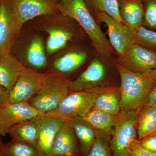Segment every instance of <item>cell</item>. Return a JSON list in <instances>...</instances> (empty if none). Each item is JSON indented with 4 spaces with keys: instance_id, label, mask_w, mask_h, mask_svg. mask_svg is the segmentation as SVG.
I'll use <instances>...</instances> for the list:
<instances>
[{
    "instance_id": "obj_25",
    "label": "cell",
    "mask_w": 156,
    "mask_h": 156,
    "mask_svg": "<svg viewBox=\"0 0 156 156\" xmlns=\"http://www.w3.org/2000/svg\"><path fill=\"white\" fill-rule=\"evenodd\" d=\"M87 8L94 18L97 14H105L122 22L117 0H84Z\"/></svg>"
},
{
    "instance_id": "obj_35",
    "label": "cell",
    "mask_w": 156,
    "mask_h": 156,
    "mask_svg": "<svg viewBox=\"0 0 156 156\" xmlns=\"http://www.w3.org/2000/svg\"><path fill=\"white\" fill-rule=\"evenodd\" d=\"M3 146H2L0 144V156L3 154Z\"/></svg>"
},
{
    "instance_id": "obj_9",
    "label": "cell",
    "mask_w": 156,
    "mask_h": 156,
    "mask_svg": "<svg viewBox=\"0 0 156 156\" xmlns=\"http://www.w3.org/2000/svg\"><path fill=\"white\" fill-rule=\"evenodd\" d=\"M45 74L24 68L9 93V103L29 102L41 89Z\"/></svg>"
},
{
    "instance_id": "obj_2",
    "label": "cell",
    "mask_w": 156,
    "mask_h": 156,
    "mask_svg": "<svg viewBox=\"0 0 156 156\" xmlns=\"http://www.w3.org/2000/svg\"><path fill=\"white\" fill-rule=\"evenodd\" d=\"M115 64L120 76L121 111L139 113L147 103L156 80L150 74L133 72Z\"/></svg>"
},
{
    "instance_id": "obj_5",
    "label": "cell",
    "mask_w": 156,
    "mask_h": 156,
    "mask_svg": "<svg viewBox=\"0 0 156 156\" xmlns=\"http://www.w3.org/2000/svg\"><path fill=\"white\" fill-rule=\"evenodd\" d=\"M107 88L102 87L69 92L56 108L44 115L66 120L76 117L84 118L93 108L97 96Z\"/></svg>"
},
{
    "instance_id": "obj_23",
    "label": "cell",
    "mask_w": 156,
    "mask_h": 156,
    "mask_svg": "<svg viewBox=\"0 0 156 156\" xmlns=\"http://www.w3.org/2000/svg\"><path fill=\"white\" fill-rule=\"evenodd\" d=\"M156 132V106H145L139 113L137 134L140 140Z\"/></svg>"
},
{
    "instance_id": "obj_16",
    "label": "cell",
    "mask_w": 156,
    "mask_h": 156,
    "mask_svg": "<svg viewBox=\"0 0 156 156\" xmlns=\"http://www.w3.org/2000/svg\"><path fill=\"white\" fill-rule=\"evenodd\" d=\"M77 136L71 124L66 120L56 134L53 141L51 155L75 156Z\"/></svg>"
},
{
    "instance_id": "obj_30",
    "label": "cell",
    "mask_w": 156,
    "mask_h": 156,
    "mask_svg": "<svg viewBox=\"0 0 156 156\" xmlns=\"http://www.w3.org/2000/svg\"><path fill=\"white\" fill-rule=\"evenodd\" d=\"M142 147L156 153V132L138 140Z\"/></svg>"
},
{
    "instance_id": "obj_14",
    "label": "cell",
    "mask_w": 156,
    "mask_h": 156,
    "mask_svg": "<svg viewBox=\"0 0 156 156\" xmlns=\"http://www.w3.org/2000/svg\"><path fill=\"white\" fill-rule=\"evenodd\" d=\"M96 53L95 49L90 51L78 49L69 50L54 61L53 69L61 75L74 72L91 60Z\"/></svg>"
},
{
    "instance_id": "obj_28",
    "label": "cell",
    "mask_w": 156,
    "mask_h": 156,
    "mask_svg": "<svg viewBox=\"0 0 156 156\" xmlns=\"http://www.w3.org/2000/svg\"><path fill=\"white\" fill-rule=\"evenodd\" d=\"M109 139V134L97 130L95 142L86 156H111Z\"/></svg>"
},
{
    "instance_id": "obj_11",
    "label": "cell",
    "mask_w": 156,
    "mask_h": 156,
    "mask_svg": "<svg viewBox=\"0 0 156 156\" xmlns=\"http://www.w3.org/2000/svg\"><path fill=\"white\" fill-rule=\"evenodd\" d=\"M32 120L37 127V147L39 154L44 156H51L55 136L66 120L44 115Z\"/></svg>"
},
{
    "instance_id": "obj_7",
    "label": "cell",
    "mask_w": 156,
    "mask_h": 156,
    "mask_svg": "<svg viewBox=\"0 0 156 156\" xmlns=\"http://www.w3.org/2000/svg\"><path fill=\"white\" fill-rule=\"evenodd\" d=\"M115 61L133 72L150 74L156 69V51L132 43L121 54L116 55Z\"/></svg>"
},
{
    "instance_id": "obj_4",
    "label": "cell",
    "mask_w": 156,
    "mask_h": 156,
    "mask_svg": "<svg viewBox=\"0 0 156 156\" xmlns=\"http://www.w3.org/2000/svg\"><path fill=\"white\" fill-rule=\"evenodd\" d=\"M69 81L57 73L46 74L41 89L29 103L42 114L48 113L68 95Z\"/></svg>"
},
{
    "instance_id": "obj_15",
    "label": "cell",
    "mask_w": 156,
    "mask_h": 156,
    "mask_svg": "<svg viewBox=\"0 0 156 156\" xmlns=\"http://www.w3.org/2000/svg\"><path fill=\"white\" fill-rule=\"evenodd\" d=\"M74 25L48 28L46 31L48 36L46 43V51L49 55L64 49L76 38L81 35V31ZM83 31V30H81Z\"/></svg>"
},
{
    "instance_id": "obj_38",
    "label": "cell",
    "mask_w": 156,
    "mask_h": 156,
    "mask_svg": "<svg viewBox=\"0 0 156 156\" xmlns=\"http://www.w3.org/2000/svg\"><path fill=\"white\" fill-rule=\"evenodd\" d=\"M37 156H44L42 155H41V154H38V155H37Z\"/></svg>"
},
{
    "instance_id": "obj_31",
    "label": "cell",
    "mask_w": 156,
    "mask_h": 156,
    "mask_svg": "<svg viewBox=\"0 0 156 156\" xmlns=\"http://www.w3.org/2000/svg\"><path fill=\"white\" fill-rule=\"evenodd\" d=\"M130 156H156V153L142 147L136 140L132 144Z\"/></svg>"
},
{
    "instance_id": "obj_8",
    "label": "cell",
    "mask_w": 156,
    "mask_h": 156,
    "mask_svg": "<svg viewBox=\"0 0 156 156\" xmlns=\"http://www.w3.org/2000/svg\"><path fill=\"white\" fill-rule=\"evenodd\" d=\"M12 12L19 28L26 22L40 16L58 12L53 0H10Z\"/></svg>"
},
{
    "instance_id": "obj_24",
    "label": "cell",
    "mask_w": 156,
    "mask_h": 156,
    "mask_svg": "<svg viewBox=\"0 0 156 156\" xmlns=\"http://www.w3.org/2000/svg\"><path fill=\"white\" fill-rule=\"evenodd\" d=\"M46 50L42 37L36 36L30 42L26 52V58L32 67L42 69L47 66Z\"/></svg>"
},
{
    "instance_id": "obj_19",
    "label": "cell",
    "mask_w": 156,
    "mask_h": 156,
    "mask_svg": "<svg viewBox=\"0 0 156 156\" xmlns=\"http://www.w3.org/2000/svg\"><path fill=\"white\" fill-rule=\"evenodd\" d=\"M80 140L82 153H88L95 142L97 130L84 118L76 117L69 120Z\"/></svg>"
},
{
    "instance_id": "obj_33",
    "label": "cell",
    "mask_w": 156,
    "mask_h": 156,
    "mask_svg": "<svg viewBox=\"0 0 156 156\" xmlns=\"http://www.w3.org/2000/svg\"><path fill=\"white\" fill-rule=\"evenodd\" d=\"M145 106H156V83L150 93Z\"/></svg>"
},
{
    "instance_id": "obj_26",
    "label": "cell",
    "mask_w": 156,
    "mask_h": 156,
    "mask_svg": "<svg viewBox=\"0 0 156 156\" xmlns=\"http://www.w3.org/2000/svg\"><path fill=\"white\" fill-rule=\"evenodd\" d=\"M3 154L5 156H37L39 154L37 147L30 144L14 141L3 146Z\"/></svg>"
},
{
    "instance_id": "obj_13",
    "label": "cell",
    "mask_w": 156,
    "mask_h": 156,
    "mask_svg": "<svg viewBox=\"0 0 156 156\" xmlns=\"http://www.w3.org/2000/svg\"><path fill=\"white\" fill-rule=\"evenodd\" d=\"M99 24L104 23L107 26L109 42L116 55L121 54L128 46L134 43L132 28L105 14H99L95 17Z\"/></svg>"
},
{
    "instance_id": "obj_39",
    "label": "cell",
    "mask_w": 156,
    "mask_h": 156,
    "mask_svg": "<svg viewBox=\"0 0 156 156\" xmlns=\"http://www.w3.org/2000/svg\"><path fill=\"white\" fill-rule=\"evenodd\" d=\"M4 156V155L2 154V156Z\"/></svg>"
},
{
    "instance_id": "obj_29",
    "label": "cell",
    "mask_w": 156,
    "mask_h": 156,
    "mask_svg": "<svg viewBox=\"0 0 156 156\" xmlns=\"http://www.w3.org/2000/svg\"><path fill=\"white\" fill-rule=\"evenodd\" d=\"M144 16V27L151 30H156V0H141Z\"/></svg>"
},
{
    "instance_id": "obj_32",
    "label": "cell",
    "mask_w": 156,
    "mask_h": 156,
    "mask_svg": "<svg viewBox=\"0 0 156 156\" xmlns=\"http://www.w3.org/2000/svg\"><path fill=\"white\" fill-rule=\"evenodd\" d=\"M9 93L5 88L0 85V107L9 104Z\"/></svg>"
},
{
    "instance_id": "obj_36",
    "label": "cell",
    "mask_w": 156,
    "mask_h": 156,
    "mask_svg": "<svg viewBox=\"0 0 156 156\" xmlns=\"http://www.w3.org/2000/svg\"><path fill=\"white\" fill-rule=\"evenodd\" d=\"M53 1L56 2V3H58V2H60V1H62V0H53Z\"/></svg>"
},
{
    "instance_id": "obj_40",
    "label": "cell",
    "mask_w": 156,
    "mask_h": 156,
    "mask_svg": "<svg viewBox=\"0 0 156 156\" xmlns=\"http://www.w3.org/2000/svg\"></svg>"
},
{
    "instance_id": "obj_21",
    "label": "cell",
    "mask_w": 156,
    "mask_h": 156,
    "mask_svg": "<svg viewBox=\"0 0 156 156\" xmlns=\"http://www.w3.org/2000/svg\"><path fill=\"white\" fill-rule=\"evenodd\" d=\"M9 134L13 140L27 143L37 147L38 128L32 120L25 121L13 126Z\"/></svg>"
},
{
    "instance_id": "obj_37",
    "label": "cell",
    "mask_w": 156,
    "mask_h": 156,
    "mask_svg": "<svg viewBox=\"0 0 156 156\" xmlns=\"http://www.w3.org/2000/svg\"><path fill=\"white\" fill-rule=\"evenodd\" d=\"M50 156H66L60 155H51Z\"/></svg>"
},
{
    "instance_id": "obj_34",
    "label": "cell",
    "mask_w": 156,
    "mask_h": 156,
    "mask_svg": "<svg viewBox=\"0 0 156 156\" xmlns=\"http://www.w3.org/2000/svg\"><path fill=\"white\" fill-rule=\"evenodd\" d=\"M150 75L154 78V79L156 80V69L152 71L150 73Z\"/></svg>"
},
{
    "instance_id": "obj_1",
    "label": "cell",
    "mask_w": 156,
    "mask_h": 156,
    "mask_svg": "<svg viewBox=\"0 0 156 156\" xmlns=\"http://www.w3.org/2000/svg\"><path fill=\"white\" fill-rule=\"evenodd\" d=\"M58 12L75 20L90 39L98 53L115 56L106 35L87 8L84 0H62L57 3Z\"/></svg>"
},
{
    "instance_id": "obj_18",
    "label": "cell",
    "mask_w": 156,
    "mask_h": 156,
    "mask_svg": "<svg viewBox=\"0 0 156 156\" xmlns=\"http://www.w3.org/2000/svg\"><path fill=\"white\" fill-rule=\"evenodd\" d=\"M122 23L135 29L142 26L144 20V9L141 0H117Z\"/></svg>"
},
{
    "instance_id": "obj_27",
    "label": "cell",
    "mask_w": 156,
    "mask_h": 156,
    "mask_svg": "<svg viewBox=\"0 0 156 156\" xmlns=\"http://www.w3.org/2000/svg\"><path fill=\"white\" fill-rule=\"evenodd\" d=\"M132 30L134 43L156 51V32L148 29L143 26Z\"/></svg>"
},
{
    "instance_id": "obj_20",
    "label": "cell",
    "mask_w": 156,
    "mask_h": 156,
    "mask_svg": "<svg viewBox=\"0 0 156 156\" xmlns=\"http://www.w3.org/2000/svg\"><path fill=\"white\" fill-rule=\"evenodd\" d=\"M120 96L119 87H108L96 98L93 108L119 115L121 112Z\"/></svg>"
},
{
    "instance_id": "obj_12",
    "label": "cell",
    "mask_w": 156,
    "mask_h": 156,
    "mask_svg": "<svg viewBox=\"0 0 156 156\" xmlns=\"http://www.w3.org/2000/svg\"><path fill=\"white\" fill-rule=\"evenodd\" d=\"M20 29L14 19L10 0L0 1V54L11 53Z\"/></svg>"
},
{
    "instance_id": "obj_17",
    "label": "cell",
    "mask_w": 156,
    "mask_h": 156,
    "mask_svg": "<svg viewBox=\"0 0 156 156\" xmlns=\"http://www.w3.org/2000/svg\"><path fill=\"white\" fill-rule=\"evenodd\" d=\"M25 67L11 53L0 54V85L11 92Z\"/></svg>"
},
{
    "instance_id": "obj_22",
    "label": "cell",
    "mask_w": 156,
    "mask_h": 156,
    "mask_svg": "<svg viewBox=\"0 0 156 156\" xmlns=\"http://www.w3.org/2000/svg\"><path fill=\"white\" fill-rule=\"evenodd\" d=\"M118 115L93 108L84 118L97 131H102L110 135L112 134Z\"/></svg>"
},
{
    "instance_id": "obj_6",
    "label": "cell",
    "mask_w": 156,
    "mask_h": 156,
    "mask_svg": "<svg viewBox=\"0 0 156 156\" xmlns=\"http://www.w3.org/2000/svg\"><path fill=\"white\" fill-rule=\"evenodd\" d=\"M139 113L121 111L112 131L110 148L114 156H130L133 143L136 140Z\"/></svg>"
},
{
    "instance_id": "obj_10",
    "label": "cell",
    "mask_w": 156,
    "mask_h": 156,
    "mask_svg": "<svg viewBox=\"0 0 156 156\" xmlns=\"http://www.w3.org/2000/svg\"><path fill=\"white\" fill-rule=\"evenodd\" d=\"M44 115L29 102L8 104L0 107V135L9 134L11 128L19 123Z\"/></svg>"
},
{
    "instance_id": "obj_3",
    "label": "cell",
    "mask_w": 156,
    "mask_h": 156,
    "mask_svg": "<svg viewBox=\"0 0 156 156\" xmlns=\"http://www.w3.org/2000/svg\"><path fill=\"white\" fill-rule=\"evenodd\" d=\"M116 56V55H115ZM115 56H108L96 53L86 69L74 80L69 81V92H78L110 86L111 69L116 66Z\"/></svg>"
}]
</instances>
